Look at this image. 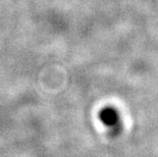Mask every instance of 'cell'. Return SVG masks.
I'll return each mask as SVG.
<instances>
[{
  "instance_id": "cell-1",
  "label": "cell",
  "mask_w": 158,
  "mask_h": 157,
  "mask_svg": "<svg viewBox=\"0 0 158 157\" xmlns=\"http://www.w3.org/2000/svg\"><path fill=\"white\" fill-rule=\"evenodd\" d=\"M100 118H101L102 122L106 125H113L114 121H115V114H114V111L109 108L104 109L103 111L100 114Z\"/></svg>"
}]
</instances>
